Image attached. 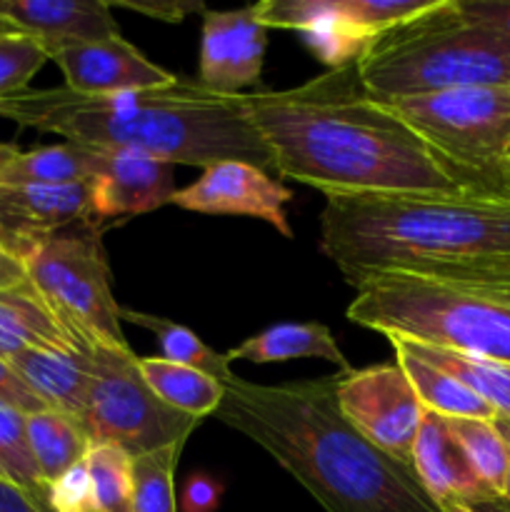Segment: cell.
<instances>
[{
	"instance_id": "obj_1",
	"label": "cell",
	"mask_w": 510,
	"mask_h": 512,
	"mask_svg": "<svg viewBox=\"0 0 510 512\" xmlns=\"http://www.w3.org/2000/svg\"><path fill=\"white\" fill-rule=\"evenodd\" d=\"M275 175L328 195L510 198V180L465 168L363 88L355 63L288 90L243 93Z\"/></svg>"
},
{
	"instance_id": "obj_2",
	"label": "cell",
	"mask_w": 510,
	"mask_h": 512,
	"mask_svg": "<svg viewBox=\"0 0 510 512\" xmlns=\"http://www.w3.org/2000/svg\"><path fill=\"white\" fill-rule=\"evenodd\" d=\"M338 375L258 385L235 378L215 418L265 450L325 512H440L413 470L343 418Z\"/></svg>"
},
{
	"instance_id": "obj_3",
	"label": "cell",
	"mask_w": 510,
	"mask_h": 512,
	"mask_svg": "<svg viewBox=\"0 0 510 512\" xmlns=\"http://www.w3.org/2000/svg\"><path fill=\"white\" fill-rule=\"evenodd\" d=\"M0 118L70 143L138 150L170 165L205 170L243 160L275 175L273 155L250 123L243 95H215L180 75L160 88L115 95H78L65 85L25 90L0 100Z\"/></svg>"
},
{
	"instance_id": "obj_4",
	"label": "cell",
	"mask_w": 510,
	"mask_h": 512,
	"mask_svg": "<svg viewBox=\"0 0 510 512\" xmlns=\"http://www.w3.org/2000/svg\"><path fill=\"white\" fill-rule=\"evenodd\" d=\"M320 253L350 285L378 270L510 258V198L328 195Z\"/></svg>"
},
{
	"instance_id": "obj_5",
	"label": "cell",
	"mask_w": 510,
	"mask_h": 512,
	"mask_svg": "<svg viewBox=\"0 0 510 512\" xmlns=\"http://www.w3.org/2000/svg\"><path fill=\"white\" fill-rule=\"evenodd\" d=\"M355 68L375 100L510 85V35L465 18L458 0H433L375 35Z\"/></svg>"
},
{
	"instance_id": "obj_6",
	"label": "cell",
	"mask_w": 510,
	"mask_h": 512,
	"mask_svg": "<svg viewBox=\"0 0 510 512\" xmlns=\"http://www.w3.org/2000/svg\"><path fill=\"white\" fill-rule=\"evenodd\" d=\"M353 288L348 320L360 328L510 363V305L405 270L368 273Z\"/></svg>"
},
{
	"instance_id": "obj_7",
	"label": "cell",
	"mask_w": 510,
	"mask_h": 512,
	"mask_svg": "<svg viewBox=\"0 0 510 512\" xmlns=\"http://www.w3.org/2000/svg\"><path fill=\"white\" fill-rule=\"evenodd\" d=\"M28 283L78 345L130 348L110 288L108 255L93 220L33 240L23 250Z\"/></svg>"
},
{
	"instance_id": "obj_8",
	"label": "cell",
	"mask_w": 510,
	"mask_h": 512,
	"mask_svg": "<svg viewBox=\"0 0 510 512\" xmlns=\"http://www.w3.org/2000/svg\"><path fill=\"white\" fill-rule=\"evenodd\" d=\"M90 355L93 383L80 415L90 443L118 445L135 460L168 445H183L200 425V418L170 408L150 390L130 348L90 345Z\"/></svg>"
},
{
	"instance_id": "obj_9",
	"label": "cell",
	"mask_w": 510,
	"mask_h": 512,
	"mask_svg": "<svg viewBox=\"0 0 510 512\" xmlns=\"http://www.w3.org/2000/svg\"><path fill=\"white\" fill-rule=\"evenodd\" d=\"M383 103L440 153L510 180V85L453 88Z\"/></svg>"
},
{
	"instance_id": "obj_10",
	"label": "cell",
	"mask_w": 510,
	"mask_h": 512,
	"mask_svg": "<svg viewBox=\"0 0 510 512\" xmlns=\"http://www.w3.org/2000/svg\"><path fill=\"white\" fill-rule=\"evenodd\" d=\"M335 398L343 418L368 443L413 470V448L425 408L398 360L338 375Z\"/></svg>"
},
{
	"instance_id": "obj_11",
	"label": "cell",
	"mask_w": 510,
	"mask_h": 512,
	"mask_svg": "<svg viewBox=\"0 0 510 512\" xmlns=\"http://www.w3.org/2000/svg\"><path fill=\"white\" fill-rule=\"evenodd\" d=\"M293 200L283 180L243 160H223L203 170L188 188L175 190L170 203L205 215H250L273 225L283 238H293L285 205Z\"/></svg>"
},
{
	"instance_id": "obj_12",
	"label": "cell",
	"mask_w": 510,
	"mask_h": 512,
	"mask_svg": "<svg viewBox=\"0 0 510 512\" xmlns=\"http://www.w3.org/2000/svg\"><path fill=\"white\" fill-rule=\"evenodd\" d=\"M268 28L253 5L240 10H205L198 83L225 98L260 83Z\"/></svg>"
},
{
	"instance_id": "obj_13",
	"label": "cell",
	"mask_w": 510,
	"mask_h": 512,
	"mask_svg": "<svg viewBox=\"0 0 510 512\" xmlns=\"http://www.w3.org/2000/svg\"><path fill=\"white\" fill-rule=\"evenodd\" d=\"M60 68L65 88L78 95H115L128 90H150L173 83L178 75L145 58L123 38L90 40L48 50Z\"/></svg>"
},
{
	"instance_id": "obj_14",
	"label": "cell",
	"mask_w": 510,
	"mask_h": 512,
	"mask_svg": "<svg viewBox=\"0 0 510 512\" xmlns=\"http://www.w3.org/2000/svg\"><path fill=\"white\" fill-rule=\"evenodd\" d=\"M93 218V180L73 185L0 183V235L23 255L33 240Z\"/></svg>"
},
{
	"instance_id": "obj_15",
	"label": "cell",
	"mask_w": 510,
	"mask_h": 512,
	"mask_svg": "<svg viewBox=\"0 0 510 512\" xmlns=\"http://www.w3.org/2000/svg\"><path fill=\"white\" fill-rule=\"evenodd\" d=\"M175 193L173 165L138 150H103L93 180L95 223L120 215H140L163 208Z\"/></svg>"
},
{
	"instance_id": "obj_16",
	"label": "cell",
	"mask_w": 510,
	"mask_h": 512,
	"mask_svg": "<svg viewBox=\"0 0 510 512\" xmlns=\"http://www.w3.org/2000/svg\"><path fill=\"white\" fill-rule=\"evenodd\" d=\"M253 8L268 30H295L328 70L355 63L368 45L345 15L343 0H263Z\"/></svg>"
},
{
	"instance_id": "obj_17",
	"label": "cell",
	"mask_w": 510,
	"mask_h": 512,
	"mask_svg": "<svg viewBox=\"0 0 510 512\" xmlns=\"http://www.w3.org/2000/svg\"><path fill=\"white\" fill-rule=\"evenodd\" d=\"M0 18L45 50L120 38L118 20L105 0H0Z\"/></svg>"
},
{
	"instance_id": "obj_18",
	"label": "cell",
	"mask_w": 510,
	"mask_h": 512,
	"mask_svg": "<svg viewBox=\"0 0 510 512\" xmlns=\"http://www.w3.org/2000/svg\"><path fill=\"white\" fill-rule=\"evenodd\" d=\"M413 473L420 488L430 495L440 510L448 505H478L498 500L485 490L478 475L470 468L463 448L453 438L448 420L425 410L418 440L413 448Z\"/></svg>"
},
{
	"instance_id": "obj_19",
	"label": "cell",
	"mask_w": 510,
	"mask_h": 512,
	"mask_svg": "<svg viewBox=\"0 0 510 512\" xmlns=\"http://www.w3.org/2000/svg\"><path fill=\"white\" fill-rule=\"evenodd\" d=\"M30 390L48 405L80 420L93 383V355L90 345L73 348H30L8 360Z\"/></svg>"
},
{
	"instance_id": "obj_20",
	"label": "cell",
	"mask_w": 510,
	"mask_h": 512,
	"mask_svg": "<svg viewBox=\"0 0 510 512\" xmlns=\"http://www.w3.org/2000/svg\"><path fill=\"white\" fill-rule=\"evenodd\" d=\"M230 360H245V363H285V360H325L335 365L340 373H350V363L343 350L335 343L333 333L323 323H278L270 325L263 333L243 340L238 348L230 350Z\"/></svg>"
},
{
	"instance_id": "obj_21",
	"label": "cell",
	"mask_w": 510,
	"mask_h": 512,
	"mask_svg": "<svg viewBox=\"0 0 510 512\" xmlns=\"http://www.w3.org/2000/svg\"><path fill=\"white\" fill-rule=\"evenodd\" d=\"M73 345L78 343L65 333L28 280L0 293V358L10 360L30 348L58 350Z\"/></svg>"
},
{
	"instance_id": "obj_22",
	"label": "cell",
	"mask_w": 510,
	"mask_h": 512,
	"mask_svg": "<svg viewBox=\"0 0 510 512\" xmlns=\"http://www.w3.org/2000/svg\"><path fill=\"white\" fill-rule=\"evenodd\" d=\"M103 160V148L83 143L45 145L35 150H20L18 158L3 170V185H73L95 180Z\"/></svg>"
},
{
	"instance_id": "obj_23",
	"label": "cell",
	"mask_w": 510,
	"mask_h": 512,
	"mask_svg": "<svg viewBox=\"0 0 510 512\" xmlns=\"http://www.w3.org/2000/svg\"><path fill=\"white\" fill-rule=\"evenodd\" d=\"M390 343H398L415 358L425 360L473 390L498 413V420H510V363L483 358V355L458 353V350L433 348V345L413 343L405 338H390Z\"/></svg>"
},
{
	"instance_id": "obj_24",
	"label": "cell",
	"mask_w": 510,
	"mask_h": 512,
	"mask_svg": "<svg viewBox=\"0 0 510 512\" xmlns=\"http://www.w3.org/2000/svg\"><path fill=\"white\" fill-rule=\"evenodd\" d=\"M25 433L45 485L55 483L73 465L83 463L90 450V438L83 423L60 410L25 415Z\"/></svg>"
},
{
	"instance_id": "obj_25",
	"label": "cell",
	"mask_w": 510,
	"mask_h": 512,
	"mask_svg": "<svg viewBox=\"0 0 510 512\" xmlns=\"http://www.w3.org/2000/svg\"><path fill=\"white\" fill-rule=\"evenodd\" d=\"M390 345H393L395 350V360H398V365L403 368V373L408 375L410 385H413L415 395H418V400L423 403L425 410L443 415V418L498 420V413H495L483 398H478L473 390L465 388L463 383L450 378L443 370L433 368V365L425 363V360L415 358L413 353L400 348L398 343Z\"/></svg>"
},
{
	"instance_id": "obj_26",
	"label": "cell",
	"mask_w": 510,
	"mask_h": 512,
	"mask_svg": "<svg viewBox=\"0 0 510 512\" xmlns=\"http://www.w3.org/2000/svg\"><path fill=\"white\" fill-rule=\"evenodd\" d=\"M138 368L145 383L170 408L203 420L218 413L225 398V385L200 370L170 363L165 358H138Z\"/></svg>"
},
{
	"instance_id": "obj_27",
	"label": "cell",
	"mask_w": 510,
	"mask_h": 512,
	"mask_svg": "<svg viewBox=\"0 0 510 512\" xmlns=\"http://www.w3.org/2000/svg\"><path fill=\"white\" fill-rule=\"evenodd\" d=\"M123 320H130L138 328L150 330V333L158 338L160 350H163V358L170 360V363L185 365V368L200 370V373L210 375L218 383L228 385L233 383L238 375L230 370V363L225 355L210 350L198 335L193 333L185 325L173 323L168 318H160V315L140 313V310H123Z\"/></svg>"
},
{
	"instance_id": "obj_28",
	"label": "cell",
	"mask_w": 510,
	"mask_h": 512,
	"mask_svg": "<svg viewBox=\"0 0 510 512\" xmlns=\"http://www.w3.org/2000/svg\"><path fill=\"white\" fill-rule=\"evenodd\" d=\"M453 438L463 448L470 468L493 498L503 500L508 483L510 448L495 420L445 418Z\"/></svg>"
},
{
	"instance_id": "obj_29",
	"label": "cell",
	"mask_w": 510,
	"mask_h": 512,
	"mask_svg": "<svg viewBox=\"0 0 510 512\" xmlns=\"http://www.w3.org/2000/svg\"><path fill=\"white\" fill-rule=\"evenodd\" d=\"M85 468L93 480L98 512H133V458L123 448L90 443Z\"/></svg>"
},
{
	"instance_id": "obj_30",
	"label": "cell",
	"mask_w": 510,
	"mask_h": 512,
	"mask_svg": "<svg viewBox=\"0 0 510 512\" xmlns=\"http://www.w3.org/2000/svg\"><path fill=\"white\" fill-rule=\"evenodd\" d=\"M183 445L133 460V512H178L175 503V465Z\"/></svg>"
},
{
	"instance_id": "obj_31",
	"label": "cell",
	"mask_w": 510,
	"mask_h": 512,
	"mask_svg": "<svg viewBox=\"0 0 510 512\" xmlns=\"http://www.w3.org/2000/svg\"><path fill=\"white\" fill-rule=\"evenodd\" d=\"M0 478L33 495H48L25 433V413L0 403Z\"/></svg>"
},
{
	"instance_id": "obj_32",
	"label": "cell",
	"mask_w": 510,
	"mask_h": 512,
	"mask_svg": "<svg viewBox=\"0 0 510 512\" xmlns=\"http://www.w3.org/2000/svg\"><path fill=\"white\" fill-rule=\"evenodd\" d=\"M48 60V50L30 35H0V100L30 90V80Z\"/></svg>"
},
{
	"instance_id": "obj_33",
	"label": "cell",
	"mask_w": 510,
	"mask_h": 512,
	"mask_svg": "<svg viewBox=\"0 0 510 512\" xmlns=\"http://www.w3.org/2000/svg\"><path fill=\"white\" fill-rule=\"evenodd\" d=\"M48 503L55 512H98V500L85 460L65 470L55 483L48 485Z\"/></svg>"
},
{
	"instance_id": "obj_34",
	"label": "cell",
	"mask_w": 510,
	"mask_h": 512,
	"mask_svg": "<svg viewBox=\"0 0 510 512\" xmlns=\"http://www.w3.org/2000/svg\"><path fill=\"white\" fill-rule=\"evenodd\" d=\"M225 485L208 473H193L180 493V510L183 512H215L223 503Z\"/></svg>"
},
{
	"instance_id": "obj_35",
	"label": "cell",
	"mask_w": 510,
	"mask_h": 512,
	"mask_svg": "<svg viewBox=\"0 0 510 512\" xmlns=\"http://www.w3.org/2000/svg\"><path fill=\"white\" fill-rule=\"evenodd\" d=\"M110 8H125L133 13L148 15V18L163 20V23H180L190 13H205V5L200 0H110Z\"/></svg>"
},
{
	"instance_id": "obj_36",
	"label": "cell",
	"mask_w": 510,
	"mask_h": 512,
	"mask_svg": "<svg viewBox=\"0 0 510 512\" xmlns=\"http://www.w3.org/2000/svg\"><path fill=\"white\" fill-rule=\"evenodd\" d=\"M0 403L10 405V408L20 410L25 415L40 413V410H50L33 390L25 385V380L15 373L13 365L8 360L0 358Z\"/></svg>"
},
{
	"instance_id": "obj_37",
	"label": "cell",
	"mask_w": 510,
	"mask_h": 512,
	"mask_svg": "<svg viewBox=\"0 0 510 512\" xmlns=\"http://www.w3.org/2000/svg\"><path fill=\"white\" fill-rule=\"evenodd\" d=\"M458 8L473 23L510 35V0H458Z\"/></svg>"
},
{
	"instance_id": "obj_38",
	"label": "cell",
	"mask_w": 510,
	"mask_h": 512,
	"mask_svg": "<svg viewBox=\"0 0 510 512\" xmlns=\"http://www.w3.org/2000/svg\"><path fill=\"white\" fill-rule=\"evenodd\" d=\"M0 512H55L48 495H33L10 480L0 478Z\"/></svg>"
},
{
	"instance_id": "obj_39",
	"label": "cell",
	"mask_w": 510,
	"mask_h": 512,
	"mask_svg": "<svg viewBox=\"0 0 510 512\" xmlns=\"http://www.w3.org/2000/svg\"><path fill=\"white\" fill-rule=\"evenodd\" d=\"M25 280H28V270H25L23 258L0 235V293L10 288H18Z\"/></svg>"
},
{
	"instance_id": "obj_40",
	"label": "cell",
	"mask_w": 510,
	"mask_h": 512,
	"mask_svg": "<svg viewBox=\"0 0 510 512\" xmlns=\"http://www.w3.org/2000/svg\"><path fill=\"white\" fill-rule=\"evenodd\" d=\"M18 145H10V143H0V175H3V170L8 168L10 163H13L15 158H18Z\"/></svg>"
},
{
	"instance_id": "obj_41",
	"label": "cell",
	"mask_w": 510,
	"mask_h": 512,
	"mask_svg": "<svg viewBox=\"0 0 510 512\" xmlns=\"http://www.w3.org/2000/svg\"><path fill=\"white\" fill-rule=\"evenodd\" d=\"M475 512H510V505L505 500H488V503L473 505Z\"/></svg>"
},
{
	"instance_id": "obj_42",
	"label": "cell",
	"mask_w": 510,
	"mask_h": 512,
	"mask_svg": "<svg viewBox=\"0 0 510 512\" xmlns=\"http://www.w3.org/2000/svg\"><path fill=\"white\" fill-rule=\"evenodd\" d=\"M495 425L500 428V433H503V438L508 440V448H510V420H495ZM505 503L510 505V468H508V483H505V495H503Z\"/></svg>"
},
{
	"instance_id": "obj_43",
	"label": "cell",
	"mask_w": 510,
	"mask_h": 512,
	"mask_svg": "<svg viewBox=\"0 0 510 512\" xmlns=\"http://www.w3.org/2000/svg\"><path fill=\"white\" fill-rule=\"evenodd\" d=\"M440 512H475V510H473V505L455 503V505H448V508H443Z\"/></svg>"
},
{
	"instance_id": "obj_44",
	"label": "cell",
	"mask_w": 510,
	"mask_h": 512,
	"mask_svg": "<svg viewBox=\"0 0 510 512\" xmlns=\"http://www.w3.org/2000/svg\"><path fill=\"white\" fill-rule=\"evenodd\" d=\"M5 33H18V30H15L13 25L8 23V20H5V18H0V35H5Z\"/></svg>"
},
{
	"instance_id": "obj_45",
	"label": "cell",
	"mask_w": 510,
	"mask_h": 512,
	"mask_svg": "<svg viewBox=\"0 0 510 512\" xmlns=\"http://www.w3.org/2000/svg\"><path fill=\"white\" fill-rule=\"evenodd\" d=\"M508 175H510V163H508Z\"/></svg>"
}]
</instances>
